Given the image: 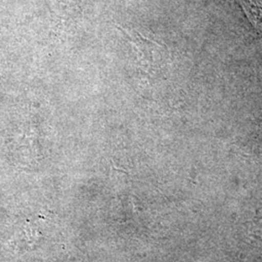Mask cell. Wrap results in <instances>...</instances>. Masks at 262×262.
I'll return each mask as SVG.
<instances>
[{"mask_svg": "<svg viewBox=\"0 0 262 262\" xmlns=\"http://www.w3.org/2000/svg\"><path fill=\"white\" fill-rule=\"evenodd\" d=\"M247 19L262 34V0H238Z\"/></svg>", "mask_w": 262, "mask_h": 262, "instance_id": "cell-1", "label": "cell"}]
</instances>
